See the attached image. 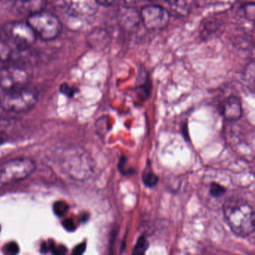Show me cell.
<instances>
[{
  "label": "cell",
  "instance_id": "obj_1",
  "mask_svg": "<svg viewBox=\"0 0 255 255\" xmlns=\"http://www.w3.org/2000/svg\"><path fill=\"white\" fill-rule=\"evenodd\" d=\"M255 210L243 200H228L223 205V215L227 225L237 237L252 235L255 231Z\"/></svg>",
  "mask_w": 255,
  "mask_h": 255
},
{
  "label": "cell",
  "instance_id": "obj_2",
  "mask_svg": "<svg viewBox=\"0 0 255 255\" xmlns=\"http://www.w3.org/2000/svg\"><path fill=\"white\" fill-rule=\"evenodd\" d=\"M62 167L71 178L78 181H84L89 179L95 170L93 159L82 148L68 150L62 158Z\"/></svg>",
  "mask_w": 255,
  "mask_h": 255
},
{
  "label": "cell",
  "instance_id": "obj_3",
  "mask_svg": "<svg viewBox=\"0 0 255 255\" xmlns=\"http://www.w3.org/2000/svg\"><path fill=\"white\" fill-rule=\"evenodd\" d=\"M1 38L13 48L23 51L35 44L37 35L27 22L14 21L2 27Z\"/></svg>",
  "mask_w": 255,
  "mask_h": 255
},
{
  "label": "cell",
  "instance_id": "obj_4",
  "mask_svg": "<svg viewBox=\"0 0 255 255\" xmlns=\"http://www.w3.org/2000/svg\"><path fill=\"white\" fill-rule=\"evenodd\" d=\"M36 168L30 158H16L0 164V186L18 183L28 178Z\"/></svg>",
  "mask_w": 255,
  "mask_h": 255
},
{
  "label": "cell",
  "instance_id": "obj_5",
  "mask_svg": "<svg viewBox=\"0 0 255 255\" xmlns=\"http://www.w3.org/2000/svg\"><path fill=\"white\" fill-rule=\"evenodd\" d=\"M38 102V94L27 87L5 92L0 98V107L12 113H24L30 111Z\"/></svg>",
  "mask_w": 255,
  "mask_h": 255
},
{
  "label": "cell",
  "instance_id": "obj_6",
  "mask_svg": "<svg viewBox=\"0 0 255 255\" xmlns=\"http://www.w3.org/2000/svg\"><path fill=\"white\" fill-rule=\"evenodd\" d=\"M27 23L33 29L35 35L44 41L55 39L62 31V23L59 17L44 10L29 16Z\"/></svg>",
  "mask_w": 255,
  "mask_h": 255
},
{
  "label": "cell",
  "instance_id": "obj_7",
  "mask_svg": "<svg viewBox=\"0 0 255 255\" xmlns=\"http://www.w3.org/2000/svg\"><path fill=\"white\" fill-rule=\"evenodd\" d=\"M30 74L18 65H9L0 68V88L5 92L27 87Z\"/></svg>",
  "mask_w": 255,
  "mask_h": 255
},
{
  "label": "cell",
  "instance_id": "obj_8",
  "mask_svg": "<svg viewBox=\"0 0 255 255\" xmlns=\"http://www.w3.org/2000/svg\"><path fill=\"white\" fill-rule=\"evenodd\" d=\"M140 14L141 23L147 30L165 29L170 21V12L163 7L150 5L143 7Z\"/></svg>",
  "mask_w": 255,
  "mask_h": 255
},
{
  "label": "cell",
  "instance_id": "obj_9",
  "mask_svg": "<svg viewBox=\"0 0 255 255\" xmlns=\"http://www.w3.org/2000/svg\"><path fill=\"white\" fill-rule=\"evenodd\" d=\"M56 8L71 17L87 15L92 12L89 0H54Z\"/></svg>",
  "mask_w": 255,
  "mask_h": 255
},
{
  "label": "cell",
  "instance_id": "obj_10",
  "mask_svg": "<svg viewBox=\"0 0 255 255\" xmlns=\"http://www.w3.org/2000/svg\"><path fill=\"white\" fill-rule=\"evenodd\" d=\"M219 112L228 122H237L243 114L241 99L235 95L228 97L219 104Z\"/></svg>",
  "mask_w": 255,
  "mask_h": 255
},
{
  "label": "cell",
  "instance_id": "obj_11",
  "mask_svg": "<svg viewBox=\"0 0 255 255\" xmlns=\"http://www.w3.org/2000/svg\"><path fill=\"white\" fill-rule=\"evenodd\" d=\"M118 21L122 29L128 32L136 30L141 23L140 14L135 10V7H122L118 14Z\"/></svg>",
  "mask_w": 255,
  "mask_h": 255
},
{
  "label": "cell",
  "instance_id": "obj_12",
  "mask_svg": "<svg viewBox=\"0 0 255 255\" xmlns=\"http://www.w3.org/2000/svg\"><path fill=\"white\" fill-rule=\"evenodd\" d=\"M14 7L20 14L29 16L44 11L47 0H14Z\"/></svg>",
  "mask_w": 255,
  "mask_h": 255
},
{
  "label": "cell",
  "instance_id": "obj_13",
  "mask_svg": "<svg viewBox=\"0 0 255 255\" xmlns=\"http://www.w3.org/2000/svg\"><path fill=\"white\" fill-rule=\"evenodd\" d=\"M89 39H90L89 43L94 47H97V48L107 47L110 42V35L104 29H98V30L94 31L89 35Z\"/></svg>",
  "mask_w": 255,
  "mask_h": 255
},
{
  "label": "cell",
  "instance_id": "obj_14",
  "mask_svg": "<svg viewBox=\"0 0 255 255\" xmlns=\"http://www.w3.org/2000/svg\"><path fill=\"white\" fill-rule=\"evenodd\" d=\"M147 165L145 169L143 171L142 175H141V180L146 187L153 188L158 184L159 180V176L153 172V170L150 168V165Z\"/></svg>",
  "mask_w": 255,
  "mask_h": 255
},
{
  "label": "cell",
  "instance_id": "obj_15",
  "mask_svg": "<svg viewBox=\"0 0 255 255\" xmlns=\"http://www.w3.org/2000/svg\"><path fill=\"white\" fill-rule=\"evenodd\" d=\"M149 248V242L145 235L142 234L138 237L136 243L132 249L133 255H144Z\"/></svg>",
  "mask_w": 255,
  "mask_h": 255
},
{
  "label": "cell",
  "instance_id": "obj_16",
  "mask_svg": "<svg viewBox=\"0 0 255 255\" xmlns=\"http://www.w3.org/2000/svg\"><path fill=\"white\" fill-rule=\"evenodd\" d=\"M128 163V158L126 156L123 155L119 159V163H118V168L119 171L123 174L124 176H132L135 173V170L134 168H128L127 169V165Z\"/></svg>",
  "mask_w": 255,
  "mask_h": 255
},
{
  "label": "cell",
  "instance_id": "obj_17",
  "mask_svg": "<svg viewBox=\"0 0 255 255\" xmlns=\"http://www.w3.org/2000/svg\"><path fill=\"white\" fill-rule=\"evenodd\" d=\"M243 17L250 21H254L255 17V5L254 2L245 4L242 7Z\"/></svg>",
  "mask_w": 255,
  "mask_h": 255
},
{
  "label": "cell",
  "instance_id": "obj_18",
  "mask_svg": "<svg viewBox=\"0 0 255 255\" xmlns=\"http://www.w3.org/2000/svg\"><path fill=\"white\" fill-rule=\"evenodd\" d=\"M226 188L224 187L222 185L219 183L213 182L210 185V193L213 198H220L223 196L226 192Z\"/></svg>",
  "mask_w": 255,
  "mask_h": 255
},
{
  "label": "cell",
  "instance_id": "obj_19",
  "mask_svg": "<svg viewBox=\"0 0 255 255\" xmlns=\"http://www.w3.org/2000/svg\"><path fill=\"white\" fill-rule=\"evenodd\" d=\"M69 206L65 201H57L53 205V211L58 216H62L68 211Z\"/></svg>",
  "mask_w": 255,
  "mask_h": 255
},
{
  "label": "cell",
  "instance_id": "obj_20",
  "mask_svg": "<svg viewBox=\"0 0 255 255\" xmlns=\"http://www.w3.org/2000/svg\"><path fill=\"white\" fill-rule=\"evenodd\" d=\"M3 251L4 252H5V254L13 255L18 254L20 249H19V246L17 243L11 242V243L5 245V247H4Z\"/></svg>",
  "mask_w": 255,
  "mask_h": 255
},
{
  "label": "cell",
  "instance_id": "obj_21",
  "mask_svg": "<svg viewBox=\"0 0 255 255\" xmlns=\"http://www.w3.org/2000/svg\"><path fill=\"white\" fill-rule=\"evenodd\" d=\"M60 91L64 94V95H67L68 97H73L75 94L76 91L74 88L70 87L68 84H63L60 87Z\"/></svg>",
  "mask_w": 255,
  "mask_h": 255
},
{
  "label": "cell",
  "instance_id": "obj_22",
  "mask_svg": "<svg viewBox=\"0 0 255 255\" xmlns=\"http://www.w3.org/2000/svg\"><path fill=\"white\" fill-rule=\"evenodd\" d=\"M62 225H63L64 228H65L66 231H70V232H71V231H74L76 230V225L72 219H65V220L62 222Z\"/></svg>",
  "mask_w": 255,
  "mask_h": 255
},
{
  "label": "cell",
  "instance_id": "obj_23",
  "mask_svg": "<svg viewBox=\"0 0 255 255\" xmlns=\"http://www.w3.org/2000/svg\"><path fill=\"white\" fill-rule=\"evenodd\" d=\"M86 243H81V244L78 245V246H77L74 248V251H73V253H74V255H82V254L84 253L85 251H86Z\"/></svg>",
  "mask_w": 255,
  "mask_h": 255
},
{
  "label": "cell",
  "instance_id": "obj_24",
  "mask_svg": "<svg viewBox=\"0 0 255 255\" xmlns=\"http://www.w3.org/2000/svg\"><path fill=\"white\" fill-rule=\"evenodd\" d=\"M95 2L99 5L108 7L113 5L117 0H95Z\"/></svg>",
  "mask_w": 255,
  "mask_h": 255
},
{
  "label": "cell",
  "instance_id": "obj_25",
  "mask_svg": "<svg viewBox=\"0 0 255 255\" xmlns=\"http://www.w3.org/2000/svg\"><path fill=\"white\" fill-rule=\"evenodd\" d=\"M124 2L127 6L135 7L139 2V0H124Z\"/></svg>",
  "mask_w": 255,
  "mask_h": 255
},
{
  "label": "cell",
  "instance_id": "obj_26",
  "mask_svg": "<svg viewBox=\"0 0 255 255\" xmlns=\"http://www.w3.org/2000/svg\"><path fill=\"white\" fill-rule=\"evenodd\" d=\"M2 141H3V140H2V135H0V144L2 142Z\"/></svg>",
  "mask_w": 255,
  "mask_h": 255
},
{
  "label": "cell",
  "instance_id": "obj_27",
  "mask_svg": "<svg viewBox=\"0 0 255 255\" xmlns=\"http://www.w3.org/2000/svg\"><path fill=\"white\" fill-rule=\"evenodd\" d=\"M148 1H156V0H148Z\"/></svg>",
  "mask_w": 255,
  "mask_h": 255
},
{
  "label": "cell",
  "instance_id": "obj_28",
  "mask_svg": "<svg viewBox=\"0 0 255 255\" xmlns=\"http://www.w3.org/2000/svg\"><path fill=\"white\" fill-rule=\"evenodd\" d=\"M0 231H1V226H0Z\"/></svg>",
  "mask_w": 255,
  "mask_h": 255
}]
</instances>
